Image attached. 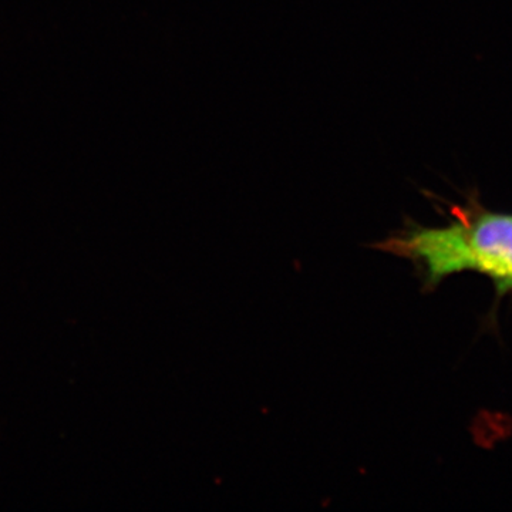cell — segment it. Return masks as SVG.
I'll return each instance as SVG.
<instances>
[{
    "label": "cell",
    "mask_w": 512,
    "mask_h": 512,
    "mask_svg": "<svg viewBox=\"0 0 512 512\" xmlns=\"http://www.w3.org/2000/svg\"><path fill=\"white\" fill-rule=\"evenodd\" d=\"M377 248L414 262L426 288L451 275L477 272L490 278L498 296L512 292V214L478 205L456 208L446 227L406 228Z\"/></svg>",
    "instance_id": "cell-1"
}]
</instances>
